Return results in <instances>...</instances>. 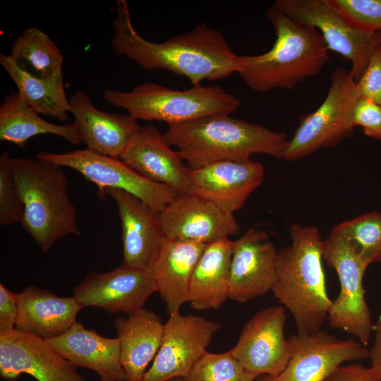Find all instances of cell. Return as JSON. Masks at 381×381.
<instances>
[{"instance_id": "277c9868", "label": "cell", "mask_w": 381, "mask_h": 381, "mask_svg": "<svg viewBox=\"0 0 381 381\" xmlns=\"http://www.w3.org/2000/svg\"><path fill=\"white\" fill-rule=\"evenodd\" d=\"M291 244L277 252L274 297L292 315L298 334L321 329L332 300L322 267V242L314 226L292 224Z\"/></svg>"}, {"instance_id": "d6986e66", "label": "cell", "mask_w": 381, "mask_h": 381, "mask_svg": "<svg viewBox=\"0 0 381 381\" xmlns=\"http://www.w3.org/2000/svg\"><path fill=\"white\" fill-rule=\"evenodd\" d=\"M120 159L151 181L170 186L179 193H189L190 168L152 124L138 129Z\"/></svg>"}, {"instance_id": "484cf974", "label": "cell", "mask_w": 381, "mask_h": 381, "mask_svg": "<svg viewBox=\"0 0 381 381\" xmlns=\"http://www.w3.org/2000/svg\"><path fill=\"white\" fill-rule=\"evenodd\" d=\"M233 246L229 238L206 244L190 280L188 303L194 310L219 309L229 298Z\"/></svg>"}, {"instance_id": "603a6c76", "label": "cell", "mask_w": 381, "mask_h": 381, "mask_svg": "<svg viewBox=\"0 0 381 381\" xmlns=\"http://www.w3.org/2000/svg\"><path fill=\"white\" fill-rule=\"evenodd\" d=\"M47 340L74 366L96 373L100 381H126L117 337L101 336L76 322L62 335Z\"/></svg>"}, {"instance_id": "52a82bcc", "label": "cell", "mask_w": 381, "mask_h": 381, "mask_svg": "<svg viewBox=\"0 0 381 381\" xmlns=\"http://www.w3.org/2000/svg\"><path fill=\"white\" fill-rule=\"evenodd\" d=\"M358 97L356 81L350 71L336 68L325 99L315 111L300 119L282 159L287 162L301 159L351 137L353 127L350 114Z\"/></svg>"}, {"instance_id": "5b68a950", "label": "cell", "mask_w": 381, "mask_h": 381, "mask_svg": "<svg viewBox=\"0 0 381 381\" xmlns=\"http://www.w3.org/2000/svg\"><path fill=\"white\" fill-rule=\"evenodd\" d=\"M12 164L24 204L21 224L41 251L68 235L80 236L62 167L36 157H12Z\"/></svg>"}, {"instance_id": "d6a6232c", "label": "cell", "mask_w": 381, "mask_h": 381, "mask_svg": "<svg viewBox=\"0 0 381 381\" xmlns=\"http://www.w3.org/2000/svg\"><path fill=\"white\" fill-rule=\"evenodd\" d=\"M356 28L381 31V0H330Z\"/></svg>"}, {"instance_id": "e0dca14e", "label": "cell", "mask_w": 381, "mask_h": 381, "mask_svg": "<svg viewBox=\"0 0 381 381\" xmlns=\"http://www.w3.org/2000/svg\"><path fill=\"white\" fill-rule=\"evenodd\" d=\"M264 177V167L252 159L217 162L198 169L190 168L188 193L234 214L261 185Z\"/></svg>"}, {"instance_id": "1f68e13d", "label": "cell", "mask_w": 381, "mask_h": 381, "mask_svg": "<svg viewBox=\"0 0 381 381\" xmlns=\"http://www.w3.org/2000/svg\"><path fill=\"white\" fill-rule=\"evenodd\" d=\"M24 204L8 152L0 156V225L21 223Z\"/></svg>"}, {"instance_id": "7c38bea8", "label": "cell", "mask_w": 381, "mask_h": 381, "mask_svg": "<svg viewBox=\"0 0 381 381\" xmlns=\"http://www.w3.org/2000/svg\"><path fill=\"white\" fill-rule=\"evenodd\" d=\"M220 327L219 323L201 316L179 312L169 315L159 351L141 381L185 377Z\"/></svg>"}, {"instance_id": "3957f363", "label": "cell", "mask_w": 381, "mask_h": 381, "mask_svg": "<svg viewBox=\"0 0 381 381\" xmlns=\"http://www.w3.org/2000/svg\"><path fill=\"white\" fill-rule=\"evenodd\" d=\"M190 169L222 161L243 162L253 154L282 158L289 142L284 132L214 114L169 126L163 133Z\"/></svg>"}, {"instance_id": "8d00e7d4", "label": "cell", "mask_w": 381, "mask_h": 381, "mask_svg": "<svg viewBox=\"0 0 381 381\" xmlns=\"http://www.w3.org/2000/svg\"><path fill=\"white\" fill-rule=\"evenodd\" d=\"M324 381H381V379L370 367L351 363L340 365Z\"/></svg>"}, {"instance_id": "6da1fadb", "label": "cell", "mask_w": 381, "mask_h": 381, "mask_svg": "<svg viewBox=\"0 0 381 381\" xmlns=\"http://www.w3.org/2000/svg\"><path fill=\"white\" fill-rule=\"evenodd\" d=\"M111 46L123 56L148 70H164L187 78L192 85L225 78L238 71V56L220 31L201 23L186 34L163 42H150L135 30L128 3L116 1Z\"/></svg>"}, {"instance_id": "83f0119b", "label": "cell", "mask_w": 381, "mask_h": 381, "mask_svg": "<svg viewBox=\"0 0 381 381\" xmlns=\"http://www.w3.org/2000/svg\"><path fill=\"white\" fill-rule=\"evenodd\" d=\"M42 134L56 135L73 145L81 143L73 123H49L29 107L18 92L6 95L0 105V140L25 147L31 138Z\"/></svg>"}, {"instance_id": "7402d4cb", "label": "cell", "mask_w": 381, "mask_h": 381, "mask_svg": "<svg viewBox=\"0 0 381 381\" xmlns=\"http://www.w3.org/2000/svg\"><path fill=\"white\" fill-rule=\"evenodd\" d=\"M206 244L166 238L146 270L152 277L169 315L189 301L195 265Z\"/></svg>"}, {"instance_id": "f546056e", "label": "cell", "mask_w": 381, "mask_h": 381, "mask_svg": "<svg viewBox=\"0 0 381 381\" xmlns=\"http://www.w3.org/2000/svg\"><path fill=\"white\" fill-rule=\"evenodd\" d=\"M334 228L368 265L381 262V212L364 213Z\"/></svg>"}, {"instance_id": "9c48e42d", "label": "cell", "mask_w": 381, "mask_h": 381, "mask_svg": "<svg viewBox=\"0 0 381 381\" xmlns=\"http://www.w3.org/2000/svg\"><path fill=\"white\" fill-rule=\"evenodd\" d=\"M294 20L317 28L329 50L350 61V72L357 81L373 52L381 46V31L353 26L330 0H277L273 4Z\"/></svg>"}, {"instance_id": "d4e9b609", "label": "cell", "mask_w": 381, "mask_h": 381, "mask_svg": "<svg viewBox=\"0 0 381 381\" xmlns=\"http://www.w3.org/2000/svg\"><path fill=\"white\" fill-rule=\"evenodd\" d=\"M114 327L126 381H141L159 351L164 324L158 315L143 308L127 318H116Z\"/></svg>"}, {"instance_id": "f35d334b", "label": "cell", "mask_w": 381, "mask_h": 381, "mask_svg": "<svg viewBox=\"0 0 381 381\" xmlns=\"http://www.w3.org/2000/svg\"><path fill=\"white\" fill-rule=\"evenodd\" d=\"M170 381H185V380L182 377H177V378L172 379Z\"/></svg>"}, {"instance_id": "e575fe53", "label": "cell", "mask_w": 381, "mask_h": 381, "mask_svg": "<svg viewBox=\"0 0 381 381\" xmlns=\"http://www.w3.org/2000/svg\"><path fill=\"white\" fill-rule=\"evenodd\" d=\"M356 84L360 97L381 105V46L371 54L367 66Z\"/></svg>"}, {"instance_id": "836d02e7", "label": "cell", "mask_w": 381, "mask_h": 381, "mask_svg": "<svg viewBox=\"0 0 381 381\" xmlns=\"http://www.w3.org/2000/svg\"><path fill=\"white\" fill-rule=\"evenodd\" d=\"M350 123L359 126L370 138L381 140V105L358 97L350 114Z\"/></svg>"}, {"instance_id": "5bb4252c", "label": "cell", "mask_w": 381, "mask_h": 381, "mask_svg": "<svg viewBox=\"0 0 381 381\" xmlns=\"http://www.w3.org/2000/svg\"><path fill=\"white\" fill-rule=\"evenodd\" d=\"M27 374L36 381H87L47 341L16 329L0 332V376L6 381Z\"/></svg>"}, {"instance_id": "8fae6325", "label": "cell", "mask_w": 381, "mask_h": 381, "mask_svg": "<svg viewBox=\"0 0 381 381\" xmlns=\"http://www.w3.org/2000/svg\"><path fill=\"white\" fill-rule=\"evenodd\" d=\"M290 358L278 375H262L255 381H324L344 363L368 358L359 341L343 339L325 330L294 334L288 339Z\"/></svg>"}, {"instance_id": "ba28073f", "label": "cell", "mask_w": 381, "mask_h": 381, "mask_svg": "<svg viewBox=\"0 0 381 381\" xmlns=\"http://www.w3.org/2000/svg\"><path fill=\"white\" fill-rule=\"evenodd\" d=\"M322 258L335 270L340 282L339 294L332 300L328 312L329 325L345 331L366 346L373 327L363 287L368 265L334 228L323 240Z\"/></svg>"}, {"instance_id": "ac0fdd59", "label": "cell", "mask_w": 381, "mask_h": 381, "mask_svg": "<svg viewBox=\"0 0 381 381\" xmlns=\"http://www.w3.org/2000/svg\"><path fill=\"white\" fill-rule=\"evenodd\" d=\"M277 252L267 234L250 229L234 241L229 298L245 303L272 290Z\"/></svg>"}, {"instance_id": "44dd1931", "label": "cell", "mask_w": 381, "mask_h": 381, "mask_svg": "<svg viewBox=\"0 0 381 381\" xmlns=\"http://www.w3.org/2000/svg\"><path fill=\"white\" fill-rule=\"evenodd\" d=\"M71 113L81 143L87 149L111 157L123 154L134 134L140 128L128 114L109 113L96 108L84 91L75 92L69 99Z\"/></svg>"}, {"instance_id": "ffe728a7", "label": "cell", "mask_w": 381, "mask_h": 381, "mask_svg": "<svg viewBox=\"0 0 381 381\" xmlns=\"http://www.w3.org/2000/svg\"><path fill=\"white\" fill-rule=\"evenodd\" d=\"M116 203L121 225V265L147 270L165 239L159 214L142 200L126 191L105 188L100 195Z\"/></svg>"}, {"instance_id": "cb8c5ba5", "label": "cell", "mask_w": 381, "mask_h": 381, "mask_svg": "<svg viewBox=\"0 0 381 381\" xmlns=\"http://www.w3.org/2000/svg\"><path fill=\"white\" fill-rule=\"evenodd\" d=\"M18 304L16 329L44 339L66 332L83 309L73 296H58L49 289L33 285L18 294Z\"/></svg>"}, {"instance_id": "2e32d148", "label": "cell", "mask_w": 381, "mask_h": 381, "mask_svg": "<svg viewBox=\"0 0 381 381\" xmlns=\"http://www.w3.org/2000/svg\"><path fill=\"white\" fill-rule=\"evenodd\" d=\"M166 238L208 244L238 234L234 214L192 193H179L159 212Z\"/></svg>"}, {"instance_id": "f1b7e54d", "label": "cell", "mask_w": 381, "mask_h": 381, "mask_svg": "<svg viewBox=\"0 0 381 381\" xmlns=\"http://www.w3.org/2000/svg\"><path fill=\"white\" fill-rule=\"evenodd\" d=\"M9 56L19 66L29 64L41 78L63 75V55L55 42L36 28L25 30L12 44Z\"/></svg>"}, {"instance_id": "8992f818", "label": "cell", "mask_w": 381, "mask_h": 381, "mask_svg": "<svg viewBox=\"0 0 381 381\" xmlns=\"http://www.w3.org/2000/svg\"><path fill=\"white\" fill-rule=\"evenodd\" d=\"M103 99L111 105L127 110L138 120L158 121L169 126L214 114H230L240 100L219 85H192L178 90L153 83H144L123 92L107 89Z\"/></svg>"}, {"instance_id": "30bf717a", "label": "cell", "mask_w": 381, "mask_h": 381, "mask_svg": "<svg viewBox=\"0 0 381 381\" xmlns=\"http://www.w3.org/2000/svg\"><path fill=\"white\" fill-rule=\"evenodd\" d=\"M35 157L77 171L98 187L99 195L105 188L121 190L140 198L158 214L179 194L170 186L140 176L120 159L87 148L63 153L40 152Z\"/></svg>"}, {"instance_id": "74e56055", "label": "cell", "mask_w": 381, "mask_h": 381, "mask_svg": "<svg viewBox=\"0 0 381 381\" xmlns=\"http://www.w3.org/2000/svg\"><path fill=\"white\" fill-rule=\"evenodd\" d=\"M373 332L375 336L373 344L369 349L368 358L371 362L370 368L381 379V315L373 325Z\"/></svg>"}, {"instance_id": "4316f807", "label": "cell", "mask_w": 381, "mask_h": 381, "mask_svg": "<svg viewBox=\"0 0 381 381\" xmlns=\"http://www.w3.org/2000/svg\"><path fill=\"white\" fill-rule=\"evenodd\" d=\"M0 64L18 88L25 103L40 115L61 121L68 120L71 104L65 90L63 75L46 78L20 68L9 55L0 54Z\"/></svg>"}, {"instance_id": "7a4b0ae2", "label": "cell", "mask_w": 381, "mask_h": 381, "mask_svg": "<svg viewBox=\"0 0 381 381\" xmlns=\"http://www.w3.org/2000/svg\"><path fill=\"white\" fill-rule=\"evenodd\" d=\"M266 16L276 35L272 48L259 55H238L237 73L255 92L292 90L320 72L329 60V49L315 27L294 20L274 5Z\"/></svg>"}, {"instance_id": "9a60e30c", "label": "cell", "mask_w": 381, "mask_h": 381, "mask_svg": "<svg viewBox=\"0 0 381 381\" xmlns=\"http://www.w3.org/2000/svg\"><path fill=\"white\" fill-rule=\"evenodd\" d=\"M155 292L147 270L121 265L108 272H89L73 289V296L83 308L97 307L129 315L144 308Z\"/></svg>"}, {"instance_id": "4dcf8cb0", "label": "cell", "mask_w": 381, "mask_h": 381, "mask_svg": "<svg viewBox=\"0 0 381 381\" xmlns=\"http://www.w3.org/2000/svg\"><path fill=\"white\" fill-rule=\"evenodd\" d=\"M230 351L214 353L206 351L183 379L185 381H255Z\"/></svg>"}, {"instance_id": "4fadbf2b", "label": "cell", "mask_w": 381, "mask_h": 381, "mask_svg": "<svg viewBox=\"0 0 381 381\" xmlns=\"http://www.w3.org/2000/svg\"><path fill=\"white\" fill-rule=\"evenodd\" d=\"M286 319L284 306L257 312L243 326L230 351L243 368L255 377L276 376L286 367L290 350L284 337Z\"/></svg>"}, {"instance_id": "d590c367", "label": "cell", "mask_w": 381, "mask_h": 381, "mask_svg": "<svg viewBox=\"0 0 381 381\" xmlns=\"http://www.w3.org/2000/svg\"><path fill=\"white\" fill-rule=\"evenodd\" d=\"M18 294L0 284V332L16 329L18 315Z\"/></svg>"}]
</instances>
